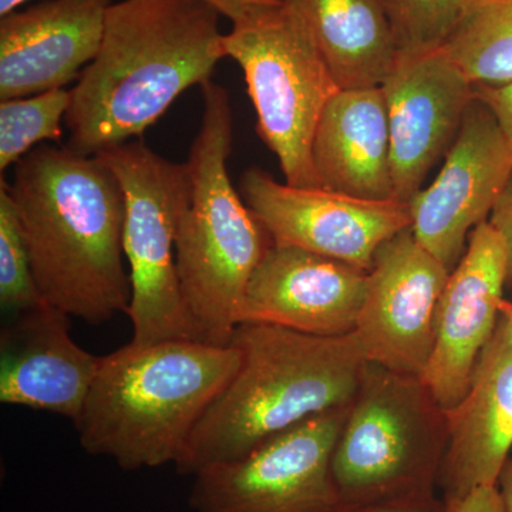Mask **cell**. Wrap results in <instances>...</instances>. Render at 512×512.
Instances as JSON below:
<instances>
[{"instance_id": "obj_1", "label": "cell", "mask_w": 512, "mask_h": 512, "mask_svg": "<svg viewBox=\"0 0 512 512\" xmlns=\"http://www.w3.org/2000/svg\"><path fill=\"white\" fill-rule=\"evenodd\" d=\"M6 185L45 302L90 325L127 313L126 202L109 165L43 144L15 165Z\"/></svg>"}, {"instance_id": "obj_2", "label": "cell", "mask_w": 512, "mask_h": 512, "mask_svg": "<svg viewBox=\"0 0 512 512\" xmlns=\"http://www.w3.org/2000/svg\"><path fill=\"white\" fill-rule=\"evenodd\" d=\"M220 13L204 0H121L77 79L66 146L83 156L133 141L178 97L211 82L225 57Z\"/></svg>"}, {"instance_id": "obj_3", "label": "cell", "mask_w": 512, "mask_h": 512, "mask_svg": "<svg viewBox=\"0 0 512 512\" xmlns=\"http://www.w3.org/2000/svg\"><path fill=\"white\" fill-rule=\"evenodd\" d=\"M231 343L241 357L238 370L175 464L185 476L238 460L302 421L350 406L369 363L353 333L326 338L241 323Z\"/></svg>"}, {"instance_id": "obj_4", "label": "cell", "mask_w": 512, "mask_h": 512, "mask_svg": "<svg viewBox=\"0 0 512 512\" xmlns=\"http://www.w3.org/2000/svg\"><path fill=\"white\" fill-rule=\"evenodd\" d=\"M238 349L198 340L123 346L101 356L82 413L80 446L126 471L177 464L239 367Z\"/></svg>"}, {"instance_id": "obj_5", "label": "cell", "mask_w": 512, "mask_h": 512, "mask_svg": "<svg viewBox=\"0 0 512 512\" xmlns=\"http://www.w3.org/2000/svg\"><path fill=\"white\" fill-rule=\"evenodd\" d=\"M201 90L204 113L184 163L188 190L175 220V259L198 340L227 346L272 238L229 178L234 120L227 90L212 82Z\"/></svg>"}, {"instance_id": "obj_6", "label": "cell", "mask_w": 512, "mask_h": 512, "mask_svg": "<svg viewBox=\"0 0 512 512\" xmlns=\"http://www.w3.org/2000/svg\"><path fill=\"white\" fill-rule=\"evenodd\" d=\"M448 420L419 376L367 363L332 454L343 508L436 497Z\"/></svg>"}, {"instance_id": "obj_7", "label": "cell", "mask_w": 512, "mask_h": 512, "mask_svg": "<svg viewBox=\"0 0 512 512\" xmlns=\"http://www.w3.org/2000/svg\"><path fill=\"white\" fill-rule=\"evenodd\" d=\"M224 50L244 72L256 130L278 158L285 183L322 188L313 138L340 87L301 16L281 0L234 23L224 35Z\"/></svg>"}, {"instance_id": "obj_8", "label": "cell", "mask_w": 512, "mask_h": 512, "mask_svg": "<svg viewBox=\"0 0 512 512\" xmlns=\"http://www.w3.org/2000/svg\"><path fill=\"white\" fill-rule=\"evenodd\" d=\"M97 156L119 178L126 202L123 248L130 266L131 345L198 340L175 259V220L188 190L185 164L161 157L140 138Z\"/></svg>"}, {"instance_id": "obj_9", "label": "cell", "mask_w": 512, "mask_h": 512, "mask_svg": "<svg viewBox=\"0 0 512 512\" xmlns=\"http://www.w3.org/2000/svg\"><path fill=\"white\" fill-rule=\"evenodd\" d=\"M349 407L329 410L266 441L247 456L194 476V512H342L332 454Z\"/></svg>"}, {"instance_id": "obj_10", "label": "cell", "mask_w": 512, "mask_h": 512, "mask_svg": "<svg viewBox=\"0 0 512 512\" xmlns=\"http://www.w3.org/2000/svg\"><path fill=\"white\" fill-rule=\"evenodd\" d=\"M239 192L275 244L306 249L367 272L377 249L412 227L409 205L402 202L293 187L261 168L242 173Z\"/></svg>"}, {"instance_id": "obj_11", "label": "cell", "mask_w": 512, "mask_h": 512, "mask_svg": "<svg viewBox=\"0 0 512 512\" xmlns=\"http://www.w3.org/2000/svg\"><path fill=\"white\" fill-rule=\"evenodd\" d=\"M450 271L403 229L377 249L353 335L367 362L423 377L436 339V312Z\"/></svg>"}, {"instance_id": "obj_12", "label": "cell", "mask_w": 512, "mask_h": 512, "mask_svg": "<svg viewBox=\"0 0 512 512\" xmlns=\"http://www.w3.org/2000/svg\"><path fill=\"white\" fill-rule=\"evenodd\" d=\"M511 173V140L476 96L436 180L409 202L414 237L448 271L463 258L473 229L490 218Z\"/></svg>"}, {"instance_id": "obj_13", "label": "cell", "mask_w": 512, "mask_h": 512, "mask_svg": "<svg viewBox=\"0 0 512 512\" xmlns=\"http://www.w3.org/2000/svg\"><path fill=\"white\" fill-rule=\"evenodd\" d=\"M394 201L409 205L456 140L476 89L443 50L399 52L382 86Z\"/></svg>"}, {"instance_id": "obj_14", "label": "cell", "mask_w": 512, "mask_h": 512, "mask_svg": "<svg viewBox=\"0 0 512 512\" xmlns=\"http://www.w3.org/2000/svg\"><path fill=\"white\" fill-rule=\"evenodd\" d=\"M508 279L504 239L490 221L481 222L441 293L433 353L421 377L446 412L466 396L478 359L493 339Z\"/></svg>"}, {"instance_id": "obj_15", "label": "cell", "mask_w": 512, "mask_h": 512, "mask_svg": "<svg viewBox=\"0 0 512 512\" xmlns=\"http://www.w3.org/2000/svg\"><path fill=\"white\" fill-rule=\"evenodd\" d=\"M367 274L328 256L272 241L249 279L239 325L278 326L326 338L350 335L365 302Z\"/></svg>"}, {"instance_id": "obj_16", "label": "cell", "mask_w": 512, "mask_h": 512, "mask_svg": "<svg viewBox=\"0 0 512 512\" xmlns=\"http://www.w3.org/2000/svg\"><path fill=\"white\" fill-rule=\"evenodd\" d=\"M111 0H45L0 18V100L64 89L99 53Z\"/></svg>"}, {"instance_id": "obj_17", "label": "cell", "mask_w": 512, "mask_h": 512, "mask_svg": "<svg viewBox=\"0 0 512 512\" xmlns=\"http://www.w3.org/2000/svg\"><path fill=\"white\" fill-rule=\"evenodd\" d=\"M101 356L80 348L69 316L49 303L9 316L0 332V403L76 421Z\"/></svg>"}, {"instance_id": "obj_18", "label": "cell", "mask_w": 512, "mask_h": 512, "mask_svg": "<svg viewBox=\"0 0 512 512\" xmlns=\"http://www.w3.org/2000/svg\"><path fill=\"white\" fill-rule=\"evenodd\" d=\"M448 446L439 483L447 507L494 487L512 448V328L498 320L466 396L448 410Z\"/></svg>"}, {"instance_id": "obj_19", "label": "cell", "mask_w": 512, "mask_h": 512, "mask_svg": "<svg viewBox=\"0 0 512 512\" xmlns=\"http://www.w3.org/2000/svg\"><path fill=\"white\" fill-rule=\"evenodd\" d=\"M312 157L325 190L365 200H394L389 119L382 89L339 90L320 117Z\"/></svg>"}, {"instance_id": "obj_20", "label": "cell", "mask_w": 512, "mask_h": 512, "mask_svg": "<svg viewBox=\"0 0 512 512\" xmlns=\"http://www.w3.org/2000/svg\"><path fill=\"white\" fill-rule=\"evenodd\" d=\"M308 28L340 90L382 86L396 60L383 0H284Z\"/></svg>"}, {"instance_id": "obj_21", "label": "cell", "mask_w": 512, "mask_h": 512, "mask_svg": "<svg viewBox=\"0 0 512 512\" xmlns=\"http://www.w3.org/2000/svg\"><path fill=\"white\" fill-rule=\"evenodd\" d=\"M474 89L512 84V0H470L440 46Z\"/></svg>"}, {"instance_id": "obj_22", "label": "cell", "mask_w": 512, "mask_h": 512, "mask_svg": "<svg viewBox=\"0 0 512 512\" xmlns=\"http://www.w3.org/2000/svg\"><path fill=\"white\" fill-rule=\"evenodd\" d=\"M72 90L56 89L0 103V171L5 173L43 141L60 143Z\"/></svg>"}, {"instance_id": "obj_23", "label": "cell", "mask_w": 512, "mask_h": 512, "mask_svg": "<svg viewBox=\"0 0 512 512\" xmlns=\"http://www.w3.org/2000/svg\"><path fill=\"white\" fill-rule=\"evenodd\" d=\"M32 259L8 185L0 187V306L8 316L43 305Z\"/></svg>"}, {"instance_id": "obj_24", "label": "cell", "mask_w": 512, "mask_h": 512, "mask_svg": "<svg viewBox=\"0 0 512 512\" xmlns=\"http://www.w3.org/2000/svg\"><path fill=\"white\" fill-rule=\"evenodd\" d=\"M470 0H383L399 52L439 49Z\"/></svg>"}, {"instance_id": "obj_25", "label": "cell", "mask_w": 512, "mask_h": 512, "mask_svg": "<svg viewBox=\"0 0 512 512\" xmlns=\"http://www.w3.org/2000/svg\"><path fill=\"white\" fill-rule=\"evenodd\" d=\"M476 96L493 111L512 143V84L504 87H478Z\"/></svg>"}, {"instance_id": "obj_26", "label": "cell", "mask_w": 512, "mask_h": 512, "mask_svg": "<svg viewBox=\"0 0 512 512\" xmlns=\"http://www.w3.org/2000/svg\"><path fill=\"white\" fill-rule=\"evenodd\" d=\"M488 221L504 239L508 254V276L512 278V173Z\"/></svg>"}, {"instance_id": "obj_27", "label": "cell", "mask_w": 512, "mask_h": 512, "mask_svg": "<svg viewBox=\"0 0 512 512\" xmlns=\"http://www.w3.org/2000/svg\"><path fill=\"white\" fill-rule=\"evenodd\" d=\"M448 510L450 512H505L497 485L477 488L460 503L448 507Z\"/></svg>"}, {"instance_id": "obj_28", "label": "cell", "mask_w": 512, "mask_h": 512, "mask_svg": "<svg viewBox=\"0 0 512 512\" xmlns=\"http://www.w3.org/2000/svg\"><path fill=\"white\" fill-rule=\"evenodd\" d=\"M212 6L221 16H225L234 23L251 18L255 13L261 12L281 0H204Z\"/></svg>"}, {"instance_id": "obj_29", "label": "cell", "mask_w": 512, "mask_h": 512, "mask_svg": "<svg viewBox=\"0 0 512 512\" xmlns=\"http://www.w3.org/2000/svg\"><path fill=\"white\" fill-rule=\"evenodd\" d=\"M342 512H450L443 498L431 497L427 500L404 501V503H390L367 505V507L349 508Z\"/></svg>"}, {"instance_id": "obj_30", "label": "cell", "mask_w": 512, "mask_h": 512, "mask_svg": "<svg viewBox=\"0 0 512 512\" xmlns=\"http://www.w3.org/2000/svg\"><path fill=\"white\" fill-rule=\"evenodd\" d=\"M497 488L503 500L504 511L512 512V458H508L498 477Z\"/></svg>"}, {"instance_id": "obj_31", "label": "cell", "mask_w": 512, "mask_h": 512, "mask_svg": "<svg viewBox=\"0 0 512 512\" xmlns=\"http://www.w3.org/2000/svg\"><path fill=\"white\" fill-rule=\"evenodd\" d=\"M26 2L28 0H0V18L13 12V10H18Z\"/></svg>"}, {"instance_id": "obj_32", "label": "cell", "mask_w": 512, "mask_h": 512, "mask_svg": "<svg viewBox=\"0 0 512 512\" xmlns=\"http://www.w3.org/2000/svg\"><path fill=\"white\" fill-rule=\"evenodd\" d=\"M500 318L504 319L512 328V299L511 301L504 299L503 305H501Z\"/></svg>"}]
</instances>
